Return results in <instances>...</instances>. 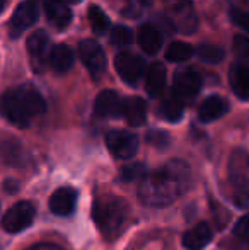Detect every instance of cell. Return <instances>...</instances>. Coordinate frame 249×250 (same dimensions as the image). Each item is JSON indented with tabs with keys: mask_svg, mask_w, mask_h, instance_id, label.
Masks as SVG:
<instances>
[{
	"mask_svg": "<svg viewBox=\"0 0 249 250\" xmlns=\"http://www.w3.org/2000/svg\"><path fill=\"white\" fill-rule=\"evenodd\" d=\"M191 170L181 158H173L162 167L143 175L138 186V199L150 208L169 206L184 194L189 188Z\"/></svg>",
	"mask_w": 249,
	"mask_h": 250,
	"instance_id": "cell-1",
	"label": "cell"
},
{
	"mask_svg": "<svg viewBox=\"0 0 249 250\" xmlns=\"http://www.w3.org/2000/svg\"><path fill=\"white\" fill-rule=\"evenodd\" d=\"M46 111V104L41 94L31 85H21L7 90L0 99L2 116L19 128L29 126L38 116Z\"/></svg>",
	"mask_w": 249,
	"mask_h": 250,
	"instance_id": "cell-2",
	"label": "cell"
},
{
	"mask_svg": "<svg viewBox=\"0 0 249 250\" xmlns=\"http://www.w3.org/2000/svg\"><path fill=\"white\" fill-rule=\"evenodd\" d=\"M130 208L123 198L118 196H103L94 201L92 218L99 231L106 240H114L123 231L128 220Z\"/></svg>",
	"mask_w": 249,
	"mask_h": 250,
	"instance_id": "cell-3",
	"label": "cell"
},
{
	"mask_svg": "<svg viewBox=\"0 0 249 250\" xmlns=\"http://www.w3.org/2000/svg\"><path fill=\"white\" fill-rule=\"evenodd\" d=\"M230 199L237 208H249V155L236 151L229 165Z\"/></svg>",
	"mask_w": 249,
	"mask_h": 250,
	"instance_id": "cell-4",
	"label": "cell"
},
{
	"mask_svg": "<svg viewBox=\"0 0 249 250\" xmlns=\"http://www.w3.org/2000/svg\"><path fill=\"white\" fill-rule=\"evenodd\" d=\"M34 218H36V206L31 201H21L3 214L2 227L9 233H19L33 225Z\"/></svg>",
	"mask_w": 249,
	"mask_h": 250,
	"instance_id": "cell-5",
	"label": "cell"
},
{
	"mask_svg": "<svg viewBox=\"0 0 249 250\" xmlns=\"http://www.w3.org/2000/svg\"><path fill=\"white\" fill-rule=\"evenodd\" d=\"M202 89V79L191 68H184L176 72L173 79V96L178 97L183 104H189L195 101Z\"/></svg>",
	"mask_w": 249,
	"mask_h": 250,
	"instance_id": "cell-6",
	"label": "cell"
},
{
	"mask_svg": "<svg viewBox=\"0 0 249 250\" xmlns=\"http://www.w3.org/2000/svg\"><path fill=\"white\" fill-rule=\"evenodd\" d=\"M106 146L113 157L120 160H128L135 157L138 150V138L125 129H111L106 135Z\"/></svg>",
	"mask_w": 249,
	"mask_h": 250,
	"instance_id": "cell-7",
	"label": "cell"
},
{
	"mask_svg": "<svg viewBox=\"0 0 249 250\" xmlns=\"http://www.w3.org/2000/svg\"><path fill=\"white\" fill-rule=\"evenodd\" d=\"M79 56L94 79H101L106 72V56L103 48L94 40H84L79 44Z\"/></svg>",
	"mask_w": 249,
	"mask_h": 250,
	"instance_id": "cell-8",
	"label": "cell"
},
{
	"mask_svg": "<svg viewBox=\"0 0 249 250\" xmlns=\"http://www.w3.org/2000/svg\"><path fill=\"white\" fill-rule=\"evenodd\" d=\"M167 14L181 33H193L196 29L198 21L189 0H167Z\"/></svg>",
	"mask_w": 249,
	"mask_h": 250,
	"instance_id": "cell-9",
	"label": "cell"
},
{
	"mask_svg": "<svg viewBox=\"0 0 249 250\" xmlns=\"http://www.w3.org/2000/svg\"><path fill=\"white\" fill-rule=\"evenodd\" d=\"M40 17V10H38L36 2L33 0H23L19 5L16 7L12 17L9 22V33L12 38H19L27 27H31Z\"/></svg>",
	"mask_w": 249,
	"mask_h": 250,
	"instance_id": "cell-10",
	"label": "cell"
},
{
	"mask_svg": "<svg viewBox=\"0 0 249 250\" xmlns=\"http://www.w3.org/2000/svg\"><path fill=\"white\" fill-rule=\"evenodd\" d=\"M114 68H116L118 75L128 85H135L140 80V77H142V73L145 72V62L140 56L133 55V53L123 51L118 53L116 58H114Z\"/></svg>",
	"mask_w": 249,
	"mask_h": 250,
	"instance_id": "cell-11",
	"label": "cell"
},
{
	"mask_svg": "<svg viewBox=\"0 0 249 250\" xmlns=\"http://www.w3.org/2000/svg\"><path fill=\"white\" fill-rule=\"evenodd\" d=\"M0 162L7 167H26V164L29 162V155L16 136L2 135L0 136Z\"/></svg>",
	"mask_w": 249,
	"mask_h": 250,
	"instance_id": "cell-12",
	"label": "cell"
},
{
	"mask_svg": "<svg viewBox=\"0 0 249 250\" xmlns=\"http://www.w3.org/2000/svg\"><path fill=\"white\" fill-rule=\"evenodd\" d=\"M79 192L70 186L58 188L50 198V209L57 216H70L75 211Z\"/></svg>",
	"mask_w": 249,
	"mask_h": 250,
	"instance_id": "cell-13",
	"label": "cell"
},
{
	"mask_svg": "<svg viewBox=\"0 0 249 250\" xmlns=\"http://www.w3.org/2000/svg\"><path fill=\"white\" fill-rule=\"evenodd\" d=\"M123 101L114 90H103L97 96L94 111L99 118H120L123 116Z\"/></svg>",
	"mask_w": 249,
	"mask_h": 250,
	"instance_id": "cell-14",
	"label": "cell"
},
{
	"mask_svg": "<svg viewBox=\"0 0 249 250\" xmlns=\"http://www.w3.org/2000/svg\"><path fill=\"white\" fill-rule=\"evenodd\" d=\"M212 237L213 231L210 225L202 221V223H196L193 228H189L183 235V247L186 250H203L212 242Z\"/></svg>",
	"mask_w": 249,
	"mask_h": 250,
	"instance_id": "cell-15",
	"label": "cell"
},
{
	"mask_svg": "<svg viewBox=\"0 0 249 250\" xmlns=\"http://www.w3.org/2000/svg\"><path fill=\"white\" fill-rule=\"evenodd\" d=\"M229 83L232 92L241 101H249V63L232 65L229 72Z\"/></svg>",
	"mask_w": 249,
	"mask_h": 250,
	"instance_id": "cell-16",
	"label": "cell"
},
{
	"mask_svg": "<svg viewBox=\"0 0 249 250\" xmlns=\"http://www.w3.org/2000/svg\"><path fill=\"white\" fill-rule=\"evenodd\" d=\"M48 44H50V38H48V34L45 31H36L27 40V51L33 56V65L36 68V72H43L41 68L45 66V60L48 58L46 56Z\"/></svg>",
	"mask_w": 249,
	"mask_h": 250,
	"instance_id": "cell-17",
	"label": "cell"
},
{
	"mask_svg": "<svg viewBox=\"0 0 249 250\" xmlns=\"http://www.w3.org/2000/svg\"><path fill=\"white\" fill-rule=\"evenodd\" d=\"M229 109L226 99H222L220 96H210L200 104L198 107V119L202 123H212L215 119L222 118Z\"/></svg>",
	"mask_w": 249,
	"mask_h": 250,
	"instance_id": "cell-18",
	"label": "cell"
},
{
	"mask_svg": "<svg viewBox=\"0 0 249 250\" xmlns=\"http://www.w3.org/2000/svg\"><path fill=\"white\" fill-rule=\"evenodd\" d=\"M136 41L147 55H156L162 46V36L152 24H142L136 31Z\"/></svg>",
	"mask_w": 249,
	"mask_h": 250,
	"instance_id": "cell-19",
	"label": "cell"
},
{
	"mask_svg": "<svg viewBox=\"0 0 249 250\" xmlns=\"http://www.w3.org/2000/svg\"><path fill=\"white\" fill-rule=\"evenodd\" d=\"M123 118L130 126H143L147 121V104L142 97H128L123 101Z\"/></svg>",
	"mask_w": 249,
	"mask_h": 250,
	"instance_id": "cell-20",
	"label": "cell"
},
{
	"mask_svg": "<svg viewBox=\"0 0 249 250\" xmlns=\"http://www.w3.org/2000/svg\"><path fill=\"white\" fill-rule=\"evenodd\" d=\"M45 10H46L48 21L57 29H65L70 24V21H72V12L67 7L65 0H48L46 5H45Z\"/></svg>",
	"mask_w": 249,
	"mask_h": 250,
	"instance_id": "cell-21",
	"label": "cell"
},
{
	"mask_svg": "<svg viewBox=\"0 0 249 250\" xmlns=\"http://www.w3.org/2000/svg\"><path fill=\"white\" fill-rule=\"evenodd\" d=\"M166 87V68L162 63L156 62L147 68L145 90L150 97H159Z\"/></svg>",
	"mask_w": 249,
	"mask_h": 250,
	"instance_id": "cell-22",
	"label": "cell"
},
{
	"mask_svg": "<svg viewBox=\"0 0 249 250\" xmlns=\"http://www.w3.org/2000/svg\"><path fill=\"white\" fill-rule=\"evenodd\" d=\"M48 63L51 65V68L57 70V72H67V70L72 68L73 65V53L67 44H55L50 50V55H48Z\"/></svg>",
	"mask_w": 249,
	"mask_h": 250,
	"instance_id": "cell-23",
	"label": "cell"
},
{
	"mask_svg": "<svg viewBox=\"0 0 249 250\" xmlns=\"http://www.w3.org/2000/svg\"><path fill=\"white\" fill-rule=\"evenodd\" d=\"M160 112H162V116L167 119V121L176 123V121H180V119L183 118L184 104L178 99V97L171 96V97H167V99L162 102V105H160Z\"/></svg>",
	"mask_w": 249,
	"mask_h": 250,
	"instance_id": "cell-24",
	"label": "cell"
},
{
	"mask_svg": "<svg viewBox=\"0 0 249 250\" xmlns=\"http://www.w3.org/2000/svg\"><path fill=\"white\" fill-rule=\"evenodd\" d=\"M87 17H89V24L94 33L104 34L108 31V27H110V19H108V16L101 7L91 5L89 10H87Z\"/></svg>",
	"mask_w": 249,
	"mask_h": 250,
	"instance_id": "cell-25",
	"label": "cell"
},
{
	"mask_svg": "<svg viewBox=\"0 0 249 250\" xmlns=\"http://www.w3.org/2000/svg\"><path fill=\"white\" fill-rule=\"evenodd\" d=\"M191 55H193L191 44L183 43V41H173L166 50V58L174 63L186 62V60L191 58Z\"/></svg>",
	"mask_w": 249,
	"mask_h": 250,
	"instance_id": "cell-26",
	"label": "cell"
},
{
	"mask_svg": "<svg viewBox=\"0 0 249 250\" xmlns=\"http://www.w3.org/2000/svg\"><path fill=\"white\" fill-rule=\"evenodd\" d=\"M198 53L200 60H203L205 63H210V65H215V63H220L224 60V56H226V53L220 46H217V44H212V43H203L198 46Z\"/></svg>",
	"mask_w": 249,
	"mask_h": 250,
	"instance_id": "cell-27",
	"label": "cell"
},
{
	"mask_svg": "<svg viewBox=\"0 0 249 250\" xmlns=\"http://www.w3.org/2000/svg\"><path fill=\"white\" fill-rule=\"evenodd\" d=\"M133 41V33L126 26H114L111 31V43L113 44H130Z\"/></svg>",
	"mask_w": 249,
	"mask_h": 250,
	"instance_id": "cell-28",
	"label": "cell"
},
{
	"mask_svg": "<svg viewBox=\"0 0 249 250\" xmlns=\"http://www.w3.org/2000/svg\"><path fill=\"white\" fill-rule=\"evenodd\" d=\"M147 174V168L143 164H132L126 165V167L121 170V179L126 182H132L135 179H143V175Z\"/></svg>",
	"mask_w": 249,
	"mask_h": 250,
	"instance_id": "cell-29",
	"label": "cell"
},
{
	"mask_svg": "<svg viewBox=\"0 0 249 250\" xmlns=\"http://www.w3.org/2000/svg\"><path fill=\"white\" fill-rule=\"evenodd\" d=\"M232 50L241 58H249V36H244V34L234 36Z\"/></svg>",
	"mask_w": 249,
	"mask_h": 250,
	"instance_id": "cell-30",
	"label": "cell"
},
{
	"mask_svg": "<svg viewBox=\"0 0 249 250\" xmlns=\"http://www.w3.org/2000/svg\"><path fill=\"white\" fill-rule=\"evenodd\" d=\"M234 235L244 244H249V214H244L234 227Z\"/></svg>",
	"mask_w": 249,
	"mask_h": 250,
	"instance_id": "cell-31",
	"label": "cell"
},
{
	"mask_svg": "<svg viewBox=\"0 0 249 250\" xmlns=\"http://www.w3.org/2000/svg\"><path fill=\"white\" fill-rule=\"evenodd\" d=\"M147 142L152 143L154 146H167L169 145V135L159 129H152L150 133H147Z\"/></svg>",
	"mask_w": 249,
	"mask_h": 250,
	"instance_id": "cell-32",
	"label": "cell"
},
{
	"mask_svg": "<svg viewBox=\"0 0 249 250\" xmlns=\"http://www.w3.org/2000/svg\"><path fill=\"white\" fill-rule=\"evenodd\" d=\"M230 19H232L237 26H241L243 29H246L249 33V12L241 10V9H232L230 10Z\"/></svg>",
	"mask_w": 249,
	"mask_h": 250,
	"instance_id": "cell-33",
	"label": "cell"
},
{
	"mask_svg": "<svg viewBox=\"0 0 249 250\" xmlns=\"http://www.w3.org/2000/svg\"><path fill=\"white\" fill-rule=\"evenodd\" d=\"M26 250H63L60 245L55 244H34L31 247H27Z\"/></svg>",
	"mask_w": 249,
	"mask_h": 250,
	"instance_id": "cell-34",
	"label": "cell"
},
{
	"mask_svg": "<svg viewBox=\"0 0 249 250\" xmlns=\"http://www.w3.org/2000/svg\"><path fill=\"white\" fill-rule=\"evenodd\" d=\"M3 7H5V0H0V12L3 10Z\"/></svg>",
	"mask_w": 249,
	"mask_h": 250,
	"instance_id": "cell-35",
	"label": "cell"
},
{
	"mask_svg": "<svg viewBox=\"0 0 249 250\" xmlns=\"http://www.w3.org/2000/svg\"><path fill=\"white\" fill-rule=\"evenodd\" d=\"M65 2H67V3H79L80 0H65Z\"/></svg>",
	"mask_w": 249,
	"mask_h": 250,
	"instance_id": "cell-36",
	"label": "cell"
},
{
	"mask_svg": "<svg viewBox=\"0 0 249 250\" xmlns=\"http://www.w3.org/2000/svg\"><path fill=\"white\" fill-rule=\"evenodd\" d=\"M140 3H142V5H147V3H150V0H138Z\"/></svg>",
	"mask_w": 249,
	"mask_h": 250,
	"instance_id": "cell-37",
	"label": "cell"
},
{
	"mask_svg": "<svg viewBox=\"0 0 249 250\" xmlns=\"http://www.w3.org/2000/svg\"><path fill=\"white\" fill-rule=\"evenodd\" d=\"M246 2H249V0H246Z\"/></svg>",
	"mask_w": 249,
	"mask_h": 250,
	"instance_id": "cell-38",
	"label": "cell"
}]
</instances>
